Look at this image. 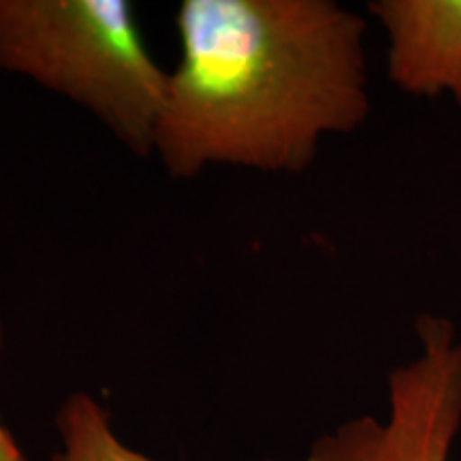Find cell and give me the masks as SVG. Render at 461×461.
I'll use <instances>...</instances> for the list:
<instances>
[{
  "label": "cell",
  "mask_w": 461,
  "mask_h": 461,
  "mask_svg": "<svg viewBox=\"0 0 461 461\" xmlns=\"http://www.w3.org/2000/svg\"><path fill=\"white\" fill-rule=\"evenodd\" d=\"M176 31L154 140L173 180L302 173L370 115L366 20L333 0H182Z\"/></svg>",
  "instance_id": "obj_1"
},
{
  "label": "cell",
  "mask_w": 461,
  "mask_h": 461,
  "mask_svg": "<svg viewBox=\"0 0 461 461\" xmlns=\"http://www.w3.org/2000/svg\"><path fill=\"white\" fill-rule=\"evenodd\" d=\"M0 71L95 115L137 157H154L169 71L126 0H0Z\"/></svg>",
  "instance_id": "obj_2"
},
{
  "label": "cell",
  "mask_w": 461,
  "mask_h": 461,
  "mask_svg": "<svg viewBox=\"0 0 461 461\" xmlns=\"http://www.w3.org/2000/svg\"><path fill=\"white\" fill-rule=\"evenodd\" d=\"M419 353L391 370L387 417L363 414L316 438L305 461H451L461 429V333L420 314Z\"/></svg>",
  "instance_id": "obj_3"
},
{
  "label": "cell",
  "mask_w": 461,
  "mask_h": 461,
  "mask_svg": "<svg viewBox=\"0 0 461 461\" xmlns=\"http://www.w3.org/2000/svg\"><path fill=\"white\" fill-rule=\"evenodd\" d=\"M387 34V73L406 95L461 107V0H374Z\"/></svg>",
  "instance_id": "obj_4"
},
{
  "label": "cell",
  "mask_w": 461,
  "mask_h": 461,
  "mask_svg": "<svg viewBox=\"0 0 461 461\" xmlns=\"http://www.w3.org/2000/svg\"><path fill=\"white\" fill-rule=\"evenodd\" d=\"M54 425L60 448L51 461H157L124 445L115 434L112 414L88 391L68 393L58 408Z\"/></svg>",
  "instance_id": "obj_5"
},
{
  "label": "cell",
  "mask_w": 461,
  "mask_h": 461,
  "mask_svg": "<svg viewBox=\"0 0 461 461\" xmlns=\"http://www.w3.org/2000/svg\"><path fill=\"white\" fill-rule=\"evenodd\" d=\"M5 346V321L0 316V353H3ZM0 461H31L24 448L20 447V442L15 440V436L11 434L7 425L0 419Z\"/></svg>",
  "instance_id": "obj_6"
}]
</instances>
